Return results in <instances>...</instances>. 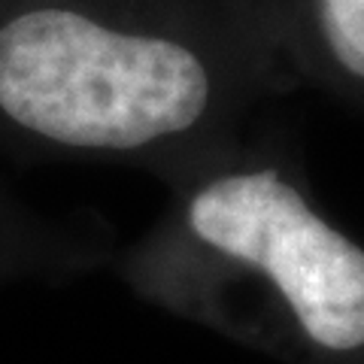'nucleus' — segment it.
Wrapping results in <instances>:
<instances>
[{"label":"nucleus","instance_id":"nucleus-1","mask_svg":"<svg viewBox=\"0 0 364 364\" xmlns=\"http://www.w3.org/2000/svg\"><path fill=\"white\" fill-rule=\"evenodd\" d=\"M207 43L100 0L0 4V122L70 149H140L207 116Z\"/></svg>","mask_w":364,"mask_h":364},{"label":"nucleus","instance_id":"nucleus-2","mask_svg":"<svg viewBox=\"0 0 364 364\" xmlns=\"http://www.w3.org/2000/svg\"><path fill=\"white\" fill-rule=\"evenodd\" d=\"M188 222L207 246L264 270L318 346H364V249L273 170L210 182L191 198Z\"/></svg>","mask_w":364,"mask_h":364},{"label":"nucleus","instance_id":"nucleus-3","mask_svg":"<svg viewBox=\"0 0 364 364\" xmlns=\"http://www.w3.org/2000/svg\"><path fill=\"white\" fill-rule=\"evenodd\" d=\"M318 55L349 79L364 85V0H304Z\"/></svg>","mask_w":364,"mask_h":364},{"label":"nucleus","instance_id":"nucleus-4","mask_svg":"<svg viewBox=\"0 0 364 364\" xmlns=\"http://www.w3.org/2000/svg\"><path fill=\"white\" fill-rule=\"evenodd\" d=\"M0 4H4V0H0Z\"/></svg>","mask_w":364,"mask_h":364}]
</instances>
